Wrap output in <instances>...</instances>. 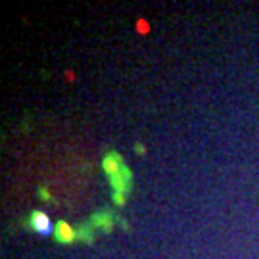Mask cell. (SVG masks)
I'll return each instance as SVG.
<instances>
[{
    "label": "cell",
    "instance_id": "obj_1",
    "mask_svg": "<svg viewBox=\"0 0 259 259\" xmlns=\"http://www.w3.org/2000/svg\"><path fill=\"white\" fill-rule=\"evenodd\" d=\"M111 183V192H113V202L115 205H125L127 202V196L131 194V188H133V173L127 167V163H123L117 175L110 177Z\"/></svg>",
    "mask_w": 259,
    "mask_h": 259
},
{
    "label": "cell",
    "instance_id": "obj_2",
    "mask_svg": "<svg viewBox=\"0 0 259 259\" xmlns=\"http://www.w3.org/2000/svg\"><path fill=\"white\" fill-rule=\"evenodd\" d=\"M27 227L31 231H35L40 236H50L54 234V227H52V221L45 211H33L27 219Z\"/></svg>",
    "mask_w": 259,
    "mask_h": 259
},
{
    "label": "cell",
    "instance_id": "obj_3",
    "mask_svg": "<svg viewBox=\"0 0 259 259\" xmlns=\"http://www.w3.org/2000/svg\"><path fill=\"white\" fill-rule=\"evenodd\" d=\"M91 223L96 231L102 232H111V229L115 227V213L111 209H102V211H96L91 217Z\"/></svg>",
    "mask_w": 259,
    "mask_h": 259
},
{
    "label": "cell",
    "instance_id": "obj_4",
    "mask_svg": "<svg viewBox=\"0 0 259 259\" xmlns=\"http://www.w3.org/2000/svg\"><path fill=\"white\" fill-rule=\"evenodd\" d=\"M54 240L58 244H73L77 240V231L69 223L58 221L54 225Z\"/></svg>",
    "mask_w": 259,
    "mask_h": 259
},
{
    "label": "cell",
    "instance_id": "obj_5",
    "mask_svg": "<svg viewBox=\"0 0 259 259\" xmlns=\"http://www.w3.org/2000/svg\"><path fill=\"white\" fill-rule=\"evenodd\" d=\"M123 163H125V161H123V157H121L119 152H115V150H113V152H108V154L104 156V159H102L104 173H106L108 177L117 175Z\"/></svg>",
    "mask_w": 259,
    "mask_h": 259
},
{
    "label": "cell",
    "instance_id": "obj_6",
    "mask_svg": "<svg viewBox=\"0 0 259 259\" xmlns=\"http://www.w3.org/2000/svg\"><path fill=\"white\" fill-rule=\"evenodd\" d=\"M75 231H77V240L81 242H87V244H91L94 240V229L93 223L91 221H84V223H79L77 227H75Z\"/></svg>",
    "mask_w": 259,
    "mask_h": 259
},
{
    "label": "cell",
    "instance_id": "obj_7",
    "mask_svg": "<svg viewBox=\"0 0 259 259\" xmlns=\"http://www.w3.org/2000/svg\"><path fill=\"white\" fill-rule=\"evenodd\" d=\"M38 198H40V200H45V202L50 200V194H48L47 186H40V188H38Z\"/></svg>",
    "mask_w": 259,
    "mask_h": 259
},
{
    "label": "cell",
    "instance_id": "obj_8",
    "mask_svg": "<svg viewBox=\"0 0 259 259\" xmlns=\"http://www.w3.org/2000/svg\"><path fill=\"white\" fill-rule=\"evenodd\" d=\"M135 150H137V154H140V156H142V154L146 152V150H144V146H142V144H137V146H135Z\"/></svg>",
    "mask_w": 259,
    "mask_h": 259
}]
</instances>
